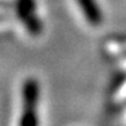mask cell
<instances>
[{"instance_id":"cell-1","label":"cell","mask_w":126,"mask_h":126,"mask_svg":"<svg viewBox=\"0 0 126 126\" xmlns=\"http://www.w3.org/2000/svg\"><path fill=\"white\" fill-rule=\"evenodd\" d=\"M22 95V112L18 126H39V100H40V84L36 79L28 77L25 80L21 89Z\"/></svg>"},{"instance_id":"cell-3","label":"cell","mask_w":126,"mask_h":126,"mask_svg":"<svg viewBox=\"0 0 126 126\" xmlns=\"http://www.w3.org/2000/svg\"><path fill=\"white\" fill-rule=\"evenodd\" d=\"M79 8L90 25L98 26L103 21V14L96 0H77Z\"/></svg>"},{"instance_id":"cell-2","label":"cell","mask_w":126,"mask_h":126,"mask_svg":"<svg viewBox=\"0 0 126 126\" xmlns=\"http://www.w3.org/2000/svg\"><path fill=\"white\" fill-rule=\"evenodd\" d=\"M17 14L25 23V27L31 33H39L41 30L40 21L36 17V7L33 0H18L17 1Z\"/></svg>"}]
</instances>
